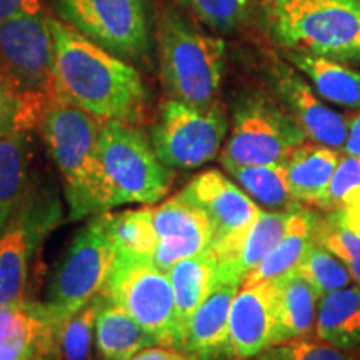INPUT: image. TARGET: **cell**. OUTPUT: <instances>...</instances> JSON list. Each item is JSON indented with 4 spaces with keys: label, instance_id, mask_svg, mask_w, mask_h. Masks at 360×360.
<instances>
[{
    "label": "cell",
    "instance_id": "6da1fadb",
    "mask_svg": "<svg viewBox=\"0 0 360 360\" xmlns=\"http://www.w3.org/2000/svg\"><path fill=\"white\" fill-rule=\"evenodd\" d=\"M51 27L57 101L74 103L101 120L137 122L148 98L141 74L65 22L51 17Z\"/></svg>",
    "mask_w": 360,
    "mask_h": 360
},
{
    "label": "cell",
    "instance_id": "7a4b0ae2",
    "mask_svg": "<svg viewBox=\"0 0 360 360\" xmlns=\"http://www.w3.org/2000/svg\"><path fill=\"white\" fill-rule=\"evenodd\" d=\"M102 120L65 101L49 105L39 129L64 182L69 219L109 212L112 193L101 159Z\"/></svg>",
    "mask_w": 360,
    "mask_h": 360
},
{
    "label": "cell",
    "instance_id": "3957f363",
    "mask_svg": "<svg viewBox=\"0 0 360 360\" xmlns=\"http://www.w3.org/2000/svg\"><path fill=\"white\" fill-rule=\"evenodd\" d=\"M53 60L51 17L39 12L0 22V87L19 103L27 132L57 101Z\"/></svg>",
    "mask_w": 360,
    "mask_h": 360
},
{
    "label": "cell",
    "instance_id": "277c9868",
    "mask_svg": "<svg viewBox=\"0 0 360 360\" xmlns=\"http://www.w3.org/2000/svg\"><path fill=\"white\" fill-rule=\"evenodd\" d=\"M283 47L334 60H360V0H262Z\"/></svg>",
    "mask_w": 360,
    "mask_h": 360
},
{
    "label": "cell",
    "instance_id": "5b68a950",
    "mask_svg": "<svg viewBox=\"0 0 360 360\" xmlns=\"http://www.w3.org/2000/svg\"><path fill=\"white\" fill-rule=\"evenodd\" d=\"M160 79L169 98L193 107L219 102L225 64L222 39L202 32L174 8H167L157 27Z\"/></svg>",
    "mask_w": 360,
    "mask_h": 360
},
{
    "label": "cell",
    "instance_id": "8992f818",
    "mask_svg": "<svg viewBox=\"0 0 360 360\" xmlns=\"http://www.w3.org/2000/svg\"><path fill=\"white\" fill-rule=\"evenodd\" d=\"M101 159L112 205L157 204L167 195L174 170L155 154L150 137L124 120H102Z\"/></svg>",
    "mask_w": 360,
    "mask_h": 360
},
{
    "label": "cell",
    "instance_id": "52a82bcc",
    "mask_svg": "<svg viewBox=\"0 0 360 360\" xmlns=\"http://www.w3.org/2000/svg\"><path fill=\"white\" fill-rule=\"evenodd\" d=\"M307 142L290 112L262 92H245L232 107L229 135L219 160L227 165L283 164Z\"/></svg>",
    "mask_w": 360,
    "mask_h": 360
},
{
    "label": "cell",
    "instance_id": "ba28073f",
    "mask_svg": "<svg viewBox=\"0 0 360 360\" xmlns=\"http://www.w3.org/2000/svg\"><path fill=\"white\" fill-rule=\"evenodd\" d=\"M231 122L222 102L193 107L169 98L162 102L150 130V142L159 159L172 170L202 167L217 159Z\"/></svg>",
    "mask_w": 360,
    "mask_h": 360
},
{
    "label": "cell",
    "instance_id": "9c48e42d",
    "mask_svg": "<svg viewBox=\"0 0 360 360\" xmlns=\"http://www.w3.org/2000/svg\"><path fill=\"white\" fill-rule=\"evenodd\" d=\"M102 294L127 310L157 345L179 349L172 282L152 259L117 254Z\"/></svg>",
    "mask_w": 360,
    "mask_h": 360
},
{
    "label": "cell",
    "instance_id": "30bf717a",
    "mask_svg": "<svg viewBox=\"0 0 360 360\" xmlns=\"http://www.w3.org/2000/svg\"><path fill=\"white\" fill-rule=\"evenodd\" d=\"M182 192L210 220L214 237L207 254L217 264V277H222L236 264L242 242L262 209L217 169L195 175Z\"/></svg>",
    "mask_w": 360,
    "mask_h": 360
},
{
    "label": "cell",
    "instance_id": "8fae6325",
    "mask_svg": "<svg viewBox=\"0 0 360 360\" xmlns=\"http://www.w3.org/2000/svg\"><path fill=\"white\" fill-rule=\"evenodd\" d=\"M115 257L117 252L103 231L101 215H96L75 233L58 260L45 302L64 317H70L101 294Z\"/></svg>",
    "mask_w": 360,
    "mask_h": 360
},
{
    "label": "cell",
    "instance_id": "7c38bea8",
    "mask_svg": "<svg viewBox=\"0 0 360 360\" xmlns=\"http://www.w3.org/2000/svg\"><path fill=\"white\" fill-rule=\"evenodd\" d=\"M65 24L124 60L150 52L146 0H56Z\"/></svg>",
    "mask_w": 360,
    "mask_h": 360
},
{
    "label": "cell",
    "instance_id": "4fadbf2b",
    "mask_svg": "<svg viewBox=\"0 0 360 360\" xmlns=\"http://www.w3.org/2000/svg\"><path fill=\"white\" fill-rule=\"evenodd\" d=\"M58 219L60 204L56 199L39 197L29 191L15 214L0 231V305L25 299L35 250Z\"/></svg>",
    "mask_w": 360,
    "mask_h": 360
},
{
    "label": "cell",
    "instance_id": "5bb4252c",
    "mask_svg": "<svg viewBox=\"0 0 360 360\" xmlns=\"http://www.w3.org/2000/svg\"><path fill=\"white\" fill-rule=\"evenodd\" d=\"M64 315L47 302L0 305V360H62Z\"/></svg>",
    "mask_w": 360,
    "mask_h": 360
},
{
    "label": "cell",
    "instance_id": "9a60e30c",
    "mask_svg": "<svg viewBox=\"0 0 360 360\" xmlns=\"http://www.w3.org/2000/svg\"><path fill=\"white\" fill-rule=\"evenodd\" d=\"M154 227L157 245L152 262L164 272H169L179 260L205 254L212 245L210 220L184 192L154 207Z\"/></svg>",
    "mask_w": 360,
    "mask_h": 360
},
{
    "label": "cell",
    "instance_id": "2e32d148",
    "mask_svg": "<svg viewBox=\"0 0 360 360\" xmlns=\"http://www.w3.org/2000/svg\"><path fill=\"white\" fill-rule=\"evenodd\" d=\"M272 80L283 107L304 130L307 141L344 150L349 135V119L323 103V98L295 67L277 60L272 65Z\"/></svg>",
    "mask_w": 360,
    "mask_h": 360
},
{
    "label": "cell",
    "instance_id": "e0dca14e",
    "mask_svg": "<svg viewBox=\"0 0 360 360\" xmlns=\"http://www.w3.org/2000/svg\"><path fill=\"white\" fill-rule=\"evenodd\" d=\"M242 283L217 281L188 322L180 350L195 360H233L231 349V307Z\"/></svg>",
    "mask_w": 360,
    "mask_h": 360
},
{
    "label": "cell",
    "instance_id": "ac0fdd59",
    "mask_svg": "<svg viewBox=\"0 0 360 360\" xmlns=\"http://www.w3.org/2000/svg\"><path fill=\"white\" fill-rule=\"evenodd\" d=\"M231 349L233 360H254L272 345L274 285L270 282L242 285L231 307Z\"/></svg>",
    "mask_w": 360,
    "mask_h": 360
},
{
    "label": "cell",
    "instance_id": "d6986e66",
    "mask_svg": "<svg viewBox=\"0 0 360 360\" xmlns=\"http://www.w3.org/2000/svg\"><path fill=\"white\" fill-rule=\"evenodd\" d=\"M274 285L272 345L314 335L321 295L297 270L283 274Z\"/></svg>",
    "mask_w": 360,
    "mask_h": 360
},
{
    "label": "cell",
    "instance_id": "ffe728a7",
    "mask_svg": "<svg viewBox=\"0 0 360 360\" xmlns=\"http://www.w3.org/2000/svg\"><path fill=\"white\" fill-rule=\"evenodd\" d=\"M340 160L339 150L322 143L304 142L283 162L287 184L300 204L319 207Z\"/></svg>",
    "mask_w": 360,
    "mask_h": 360
},
{
    "label": "cell",
    "instance_id": "44dd1931",
    "mask_svg": "<svg viewBox=\"0 0 360 360\" xmlns=\"http://www.w3.org/2000/svg\"><path fill=\"white\" fill-rule=\"evenodd\" d=\"M157 342L124 307L102 294L96 321V347L102 360H132Z\"/></svg>",
    "mask_w": 360,
    "mask_h": 360
},
{
    "label": "cell",
    "instance_id": "7402d4cb",
    "mask_svg": "<svg viewBox=\"0 0 360 360\" xmlns=\"http://www.w3.org/2000/svg\"><path fill=\"white\" fill-rule=\"evenodd\" d=\"M287 58L323 101L342 109L360 110V72L334 58L304 52H287Z\"/></svg>",
    "mask_w": 360,
    "mask_h": 360
},
{
    "label": "cell",
    "instance_id": "603a6c76",
    "mask_svg": "<svg viewBox=\"0 0 360 360\" xmlns=\"http://www.w3.org/2000/svg\"><path fill=\"white\" fill-rule=\"evenodd\" d=\"M317 212L304 205H297L290 210L289 222L278 244L270 254L247 276L242 285L276 281L283 274L295 270L300 260L315 242V222Z\"/></svg>",
    "mask_w": 360,
    "mask_h": 360
},
{
    "label": "cell",
    "instance_id": "cb8c5ba5",
    "mask_svg": "<svg viewBox=\"0 0 360 360\" xmlns=\"http://www.w3.org/2000/svg\"><path fill=\"white\" fill-rule=\"evenodd\" d=\"M314 335L344 350L360 347V285L352 283L319 299Z\"/></svg>",
    "mask_w": 360,
    "mask_h": 360
},
{
    "label": "cell",
    "instance_id": "d4e9b609",
    "mask_svg": "<svg viewBox=\"0 0 360 360\" xmlns=\"http://www.w3.org/2000/svg\"><path fill=\"white\" fill-rule=\"evenodd\" d=\"M175 300V323L179 332V350L193 312L200 307L217 282V264L209 254L179 260L169 270Z\"/></svg>",
    "mask_w": 360,
    "mask_h": 360
},
{
    "label": "cell",
    "instance_id": "484cf974",
    "mask_svg": "<svg viewBox=\"0 0 360 360\" xmlns=\"http://www.w3.org/2000/svg\"><path fill=\"white\" fill-rule=\"evenodd\" d=\"M29 132L0 135V231L6 227L30 191Z\"/></svg>",
    "mask_w": 360,
    "mask_h": 360
},
{
    "label": "cell",
    "instance_id": "4316f807",
    "mask_svg": "<svg viewBox=\"0 0 360 360\" xmlns=\"http://www.w3.org/2000/svg\"><path fill=\"white\" fill-rule=\"evenodd\" d=\"M101 215L103 231L119 255L152 259L157 245L154 227V207L103 212Z\"/></svg>",
    "mask_w": 360,
    "mask_h": 360
},
{
    "label": "cell",
    "instance_id": "83f0119b",
    "mask_svg": "<svg viewBox=\"0 0 360 360\" xmlns=\"http://www.w3.org/2000/svg\"><path fill=\"white\" fill-rule=\"evenodd\" d=\"M290 210H260L257 220L249 229L244 242H242L236 264L217 281H233L244 283L247 276L278 244L283 232H285L287 222H289Z\"/></svg>",
    "mask_w": 360,
    "mask_h": 360
},
{
    "label": "cell",
    "instance_id": "f1b7e54d",
    "mask_svg": "<svg viewBox=\"0 0 360 360\" xmlns=\"http://www.w3.org/2000/svg\"><path fill=\"white\" fill-rule=\"evenodd\" d=\"M224 169L264 209L290 210L304 205L292 195L283 164L227 165Z\"/></svg>",
    "mask_w": 360,
    "mask_h": 360
},
{
    "label": "cell",
    "instance_id": "f546056e",
    "mask_svg": "<svg viewBox=\"0 0 360 360\" xmlns=\"http://www.w3.org/2000/svg\"><path fill=\"white\" fill-rule=\"evenodd\" d=\"M295 270L321 297L354 283V278L345 264L317 242H314Z\"/></svg>",
    "mask_w": 360,
    "mask_h": 360
},
{
    "label": "cell",
    "instance_id": "4dcf8cb0",
    "mask_svg": "<svg viewBox=\"0 0 360 360\" xmlns=\"http://www.w3.org/2000/svg\"><path fill=\"white\" fill-rule=\"evenodd\" d=\"M102 292L65 319L60 330L62 360H90Z\"/></svg>",
    "mask_w": 360,
    "mask_h": 360
},
{
    "label": "cell",
    "instance_id": "1f68e13d",
    "mask_svg": "<svg viewBox=\"0 0 360 360\" xmlns=\"http://www.w3.org/2000/svg\"><path fill=\"white\" fill-rule=\"evenodd\" d=\"M314 238L345 264L354 283L360 285V233L350 231L330 212H326V215H317Z\"/></svg>",
    "mask_w": 360,
    "mask_h": 360
},
{
    "label": "cell",
    "instance_id": "d6a6232c",
    "mask_svg": "<svg viewBox=\"0 0 360 360\" xmlns=\"http://www.w3.org/2000/svg\"><path fill=\"white\" fill-rule=\"evenodd\" d=\"M254 360H355V355L352 350L307 337L270 345Z\"/></svg>",
    "mask_w": 360,
    "mask_h": 360
},
{
    "label": "cell",
    "instance_id": "836d02e7",
    "mask_svg": "<svg viewBox=\"0 0 360 360\" xmlns=\"http://www.w3.org/2000/svg\"><path fill=\"white\" fill-rule=\"evenodd\" d=\"M200 22L217 32H231L247 12V0H182Z\"/></svg>",
    "mask_w": 360,
    "mask_h": 360
},
{
    "label": "cell",
    "instance_id": "e575fe53",
    "mask_svg": "<svg viewBox=\"0 0 360 360\" xmlns=\"http://www.w3.org/2000/svg\"><path fill=\"white\" fill-rule=\"evenodd\" d=\"M360 188V157L344 154L332 174L319 209L334 212L340 209L345 199Z\"/></svg>",
    "mask_w": 360,
    "mask_h": 360
},
{
    "label": "cell",
    "instance_id": "d590c367",
    "mask_svg": "<svg viewBox=\"0 0 360 360\" xmlns=\"http://www.w3.org/2000/svg\"><path fill=\"white\" fill-rule=\"evenodd\" d=\"M13 130H24L20 107L15 98L0 87V135L13 132Z\"/></svg>",
    "mask_w": 360,
    "mask_h": 360
},
{
    "label": "cell",
    "instance_id": "8d00e7d4",
    "mask_svg": "<svg viewBox=\"0 0 360 360\" xmlns=\"http://www.w3.org/2000/svg\"><path fill=\"white\" fill-rule=\"evenodd\" d=\"M342 225L360 233V188L349 195L340 209L330 212Z\"/></svg>",
    "mask_w": 360,
    "mask_h": 360
},
{
    "label": "cell",
    "instance_id": "74e56055",
    "mask_svg": "<svg viewBox=\"0 0 360 360\" xmlns=\"http://www.w3.org/2000/svg\"><path fill=\"white\" fill-rule=\"evenodd\" d=\"M44 12L42 0H0V22Z\"/></svg>",
    "mask_w": 360,
    "mask_h": 360
},
{
    "label": "cell",
    "instance_id": "f35d334b",
    "mask_svg": "<svg viewBox=\"0 0 360 360\" xmlns=\"http://www.w3.org/2000/svg\"><path fill=\"white\" fill-rule=\"evenodd\" d=\"M132 360H195L192 355L184 352V350L174 347H164V345H155L139 352Z\"/></svg>",
    "mask_w": 360,
    "mask_h": 360
},
{
    "label": "cell",
    "instance_id": "ab89813d",
    "mask_svg": "<svg viewBox=\"0 0 360 360\" xmlns=\"http://www.w3.org/2000/svg\"><path fill=\"white\" fill-rule=\"evenodd\" d=\"M344 154L360 157V112L349 119V135L345 141Z\"/></svg>",
    "mask_w": 360,
    "mask_h": 360
}]
</instances>
